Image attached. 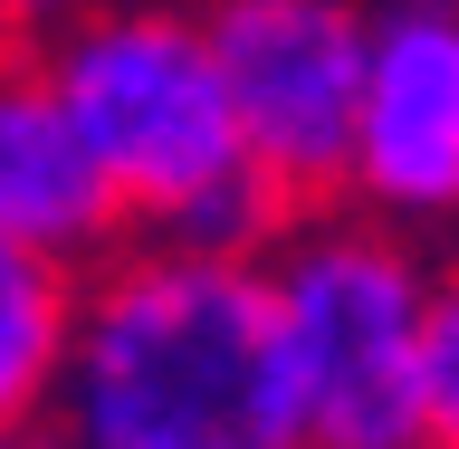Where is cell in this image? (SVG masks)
<instances>
[{
	"label": "cell",
	"mask_w": 459,
	"mask_h": 449,
	"mask_svg": "<svg viewBox=\"0 0 459 449\" xmlns=\"http://www.w3.org/2000/svg\"><path fill=\"white\" fill-rule=\"evenodd\" d=\"M48 421L77 449H297L268 258L115 239L77 268Z\"/></svg>",
	"instance_id": "1"
},
{
	"label": "cell",
	"mask_w": 459,
	"mask_h": 449,
	"mask_svg": "<svg viewBox=\"0 0 459 449\" xmlns=\"http://www.w3.org/2000/svg\"><path fill=\"white\" fill-rule=\"evenodd\" d=\"M268 287H278V325L297 354V449H430V258L393 220L325 201L268 239Z\"/></svg>",
	"instance_id": "2"
},
{
	"label": "cell",
	"mask_w": 459,
	"mask_h": 449,
	"mask_svg": "<svg viewBox=\"0 0 459 449\" xmlns=\"http://www.w3.org/2000/svg\"><path fill=\"white\" fill-rule=\"evenodd\" d=\"M48 96L67 106L86 163L106 172L125 229H153L172 211H192L211 182L249 172V143L230 125L221 67H211V39H201V10H172V0H106L48 39L39 57Z\"/></svg>",
	"instance_id": "3"
},
{
	"label": "cell",
	"mask_w": 459,
	"mask_h": 449,
	"mask_svg": "<svg viewBox=\"0 0 459 449\" xmlns=\"http://www.w3.org/2000/svg\"><path fill=\"white\" fill-rule=\"evenodd\" d=\"M230 125L287 211L344 201L354 86H364V0H211L201 10Z\"/></svg>",
	"instance_id": "4"
},
{
	"label": "cell",
	"mask_w": 459,
	"mask_h": 449,
	"mask_svg": "<svg viewBox=\"0 0 459 449\" xmlns=\"http://www.w3.org/2000/svg\"><path fill=\"white\" fill-rule=\"evenodd\" d=\"M344 201L393 229L459 220V0H383V10H364Z\"/></svg>",
	"instance_id": "5"
},
{
	"label": "cell",
	"mask_w": 459,
	"mask_h": 449,
	"mask_svg": "<svg viewBox=\"0 0 459 449\" xmlns=\"http://www.w3.org/2000/svg\"><path fill=\"white\" fill-rule=\"evenodd\" d=\"M0 239L57 268H86L125 239V211H115L106 172L86 163L39 57H0Z\"/></svg>",
	"instance_id": "6"
},
{
	"label": "cell",
	"mask_w": 459,
	"mask_h": 449,
	"mask_svg": "<svg viewBox=\"0 0 459 449\" xmlns=\"http://www.w3.org/2000/svg\"><path fill=\"white\" fill-rule=\"evenodd\" d=\"M67 307H77V268L0 239V421L48 411L57 364H67Z\"/></svg>",
	"instance_id": "7"
},
{
	"label": "cell",
	"mask_w": 459,
	"mask_h": 449,
	"mask_svg": "<svg viewBox=\"0 0 459 449\" xmlns=\"http://www.w3.org/2000/svg\"><path fill=\"white\" fill-rule=\"evenodd\" d=\"M421 411H430V440L459 449V258L430 268V307H421Z\"/></svg>",
	"instance_id": "8"
},
{
	"label": "cell",
	"mask_w": 459,
	"mask_h": 449,
	"mask_svg": "<svg viewBox=\"0 0 459 449\" xmlns=\"http://www.w3.org/2000/svg\"><path fill=\"white\" fill-rule=\"evenodd\" d=\"M0 449H77L48 411H29V421H0Z\"/></svg>",
	"instance_id": "9"
},
{
	"label": "cell",
	"mask_w": 459,
	"mask_h": 449,
	"mask_svg": "<svg viewBox=\"0 0 459 449\" xmlns=\"http://www.w3.org/2000/svg\"><path fill=\"white\" fill-rule=\"evenodd\" d=\"M430 449H450V440H430Z\"/></svg>",
	"instance_id": "10"
}]
</instances>
